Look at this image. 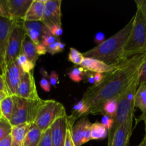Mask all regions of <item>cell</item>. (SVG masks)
Wrapping results in <instances>:
<instances>
[{"label": "cell", "mask_w": 146, "mask_h": 146, "mask_svg": "<svg viewBox=\"0 0 146 146\" xmlns=\"http://www.w3.org/2000/svg\"><path fill=\"white\" fill-rule=\"evenodd\" d=\"M146 54L133 56L123 61L113 71L104 74L100 84L86 90L82 101L88 108L89 114H99L102 106L110 99L117 98L138 75Z\"/></svg>", "instance_id": "obj_1"}, {"label": "cell", "mask_w": 146, "mask_h": 146, "mask_svg": "<svg viewBox=\"0 0 146 146\" xmlns=\"http://www.w3.org/2000/svg\"><path fill=\"white\" fill-rule=\"evenodd\" d=\"M133 17L123 29L101 44L82 53L83 56L100 60L110 66L122 64L126 60L123 56V50L133 27Z\"/></svg>", "instance_id": "obj_2"}, {"label": "cell", "mask_w": 146, "mask_h": 146, "mask_svg": "<svg viewBox=\"0 0 146 146\" xmlns=\"http://www.w3.org/2000/svg\"><path fill=\"white\" fill-rule=\"evenodd\" d=\"M133 24L123 50L125 59L139 54H146V17L139 7L133 17Z\"/></svg>", "instance_id": "obj_3"}, {"label": "cell", "mask_w": 146, "mask_h": 146, "mask_svg": "<svg viewBox=\"0 0 146 146\" xmlns=\"http://www.w3.org/2000/svg\"><path fill=\"white\" fill-rule=\"evenodd\" d=\"M138 75L133 80V82L117 98V106L114 123L112 128L107 135V146L111 143L117 128L125 123V121L131 115H134L135 111V96L138 87Z\"/></svg>", "instance_id": "obj_4"}, {"label": "cell", "mask_w": 146, "mask_h": 146, "mask_svg": "<svg viewBox=\"0 0 146 146\" xmlns=\"http://www.w3.org/2000/svg\"><path fill=\"white\" fill-rule=\"evenodd\" d=\"M12 97L14 101V110L9 121L11 125L12 126H17L25 123H33L40 107L43 105L45 100L42 98L27 100L17 96Z\"/></svg>", "instance_id": "obj_5"}, {"label": "cell", "mask_w": 146, "mask_h": 146, "mask_svg": "<svg viewBox=\"0 0 146 146\" xmlns=\"http://www.w3.org/2000/svg\"><path fill=\"white\" fill-rule=\"evenodd\" d=\"M66 114L65 108L61 103L54 100H45L33 123L43 133L49 129L57 118Z\"/></svg>", "instance_id": "obj_6"}, {"label": "cell", "mask_w": 146, "mask_h": 146, "mask_svg": "<svg viewBox=\"0 0 146 146\" xmlns=\"http://www.w3.org/2000/svg\"><path fill=\"white\" fill-rule=\"evenodd\" d=\"M24 35L25 31L23 27V21L14 20L9 38L5 61L6 66L7 64L16 61L19 55L21 54V45Z\"/></svg>", "instance_id": "obj_7"}, {"label": "cell", "mask_w": 146, "mask_h": 146, "mask_svg": "<svg viewBox=\"0 0 146 146\" xmlns=\"http://www.w3.org/2000/svg\"><path fill=\"white\" fill-rule=\"evenodd\" d=\"M21 69L16 61L7 64L5 71L2 75L6 86V91L8 96H17V88L21 81L23 74Z\"/></svg>", "instance_id": "obj_8"}, {"label": "cell", "mask_w": 146, "mask_h": 146, "mask_svg": "<svg viewBox=\"0 0 146 146\" xmlns=\"http://www.w3.org/2000/svg\"><path fill=\"white\" fill-rule=\"evenodd\" d=\"M61 0H45L44 13L41 22L48 29L54 26L62 27Z\"/></svg>", "instance_id": "obj_9"}, {"label": "cell", "mask_w": 146, "mask_h": 146, "mask_svg": "<svg viewBox=\"0 0 146 146\" xmlns=\"http://www.w3.org/2000/svg\"><path fill=\"white\" fill-rule=\"evenodd\" d=\"M14 20L10 18L0 17V74H4L6 68V56L9 38Z\"/></svg>", "instance_id": "obj_10"}, {"label": "cell", "mask_w": 146, "mask_h": 146, "mask_svg": "<svg viewBox=\"0 0 146 146\" xmlns=\"http://www.w3.org/2000/svg\"><path fill=\"white\" fill-rule=\"evenodd\" d=\"M17 96L27 100L40 99L32 72L23 73L17 88Z\"/></svg>", "instance_id": "obj_11"}, {"label": "cell", "mask_w": 146, "mask_h": 146, "mask_svg": "<svg viewBox=\"0 0 146 146\" xmlns=\"http://www.w3.org/2000/svg\"><path fill=\"white\" fill-rule=\"evenodd\" d=\"M69 115L67 114L57 118L50 126L51 138L53 146H64Z\"/></svg>", "instance_id": "obj_12"}, {"label": "cell", "mask_w": 146, "mask_h": 146, "mask_svg": "<svg viewBox=\"0 0 146 146\" xmlns=\"http://www.w3.org/2000/svg\"><path fill=\"white\" fill-rule=\"evenodd\" d=\"M133 116L131 115L115 133L111 143L108 146H127L133 132Z\"/></svg>", "instance_id": "obj_13"}, {"label": "cell", "mask_w": 146, "mask_h": 146, "mask_svg": "<svg viewBox=\"0 0 146 146\" xmlns=\"http://www.w3.org/2000/svg\"><path fill=\"white\" fill-rule=\"evenodd\" d=\"M33 0H6L10 19L24 21Z\"/></svg>", "instance_id": "obj_14"}, {"label": "cell", "mask_w": 146, "mask_h": 146, "mask_svg": "<svg viewBox=\"0 0 146 146\" xmlns=\"http://www.w3.org/2000/svg\"><path fill=\"white\" fill-rule=\"evenodd\" d=\"M23 27L26 35L28 36L36 45L42 44L43 36L50 32L48 28L41 21H23Z\"/></svg>", "instance_id": "obj_15"}, {"label": "cell", "mask_w": 146, "mask_h": 146, "mask_svg": "<svg viewBox=\"0 0 146 146\" xmlns=\"http://www.w3.org/2000/svg\"><path fill=\"white\" fill-rule=\"evenodd\" d=\"M80 66L84 68L87 71H90V72L106 74V73L114 70L115 68H117V66L107 65L105 63L102 62L100 60L84 57Z\"/></svg>", "instance_id": "obj_16"}, {"label": "cell", "mask_w": 146, "mask_h": 146, "mask_svg": "<svg viewBox=\"0 0 146 146\" xmlns=\"http://www.w3.org/2000/svg\"><path fill=\"white\" fill-rule=\"evenodd\" d=\"M91 123L86 116H84L74 123L72 128V135L75 146L82 145V141L84 138V133Z\"/></svg>", "instance_id": "obj_17"}, {"label": "cell", "mask_w": 146, "mask_h": 146, "mask_svg": "<svg viewBox=\"0 0 146 146\" xmlns=\"http://www.w3.org/2000/svg\"><path fill=\"white\" fill-rule=\"evenodd\" d=\"M45 0H33L24 21H41L44 9Z\"/></svg>", "instance_id": "obj_18"}, {"label": "cell", "mask_w": 146, "mask_h": 146, "mask_svg": "<svg viewBox=\"0 0 146 146\" xmlns=\"http://www.w3.org/2000/svg\"><path fill=\"white\" fill-rule=\"evenodd\" d=\"M21 54H24L28 58L29 61H31L34 65L36 64V62L40 56L38 52H37V45L26 34L23 38Z\"/></svg>", "instance_id": "obj_19"}, {"label": "cell", "mask_w": 146, "mask_h": 146, "mask_svg": "<svg viewBox=\"0 0 146 146\" xmlns=\"http://www.w3.org/2000/svg\"><path fill=\"white\" fill-rule=\"evenodd\" d=\"M31 124L25 123L17 126H12L11 133V146H23L24 138Z\"/></svg>", "instance_id": "obj_20"}, {"label": "cell", "mask_w": 146, "mask_h": 146, "mask_svg": "<svg viewBox=\"0 0 146 146\" xmlns=\"http://www.w3.org/2000/svg\"><path fill=\"white\" fill-rule=\"evenodd\" d=\"M42 132L34 123H31L24 138L23 146H37L41 140Z\"/></svg>", "instance_id": "obj_21"}, {"label": "cell", "mask_w": 146, "mask_h": 146, "mask_svg": "<svg viewBox=\"0 0 146 146\" xmlns=\"http://www.w3.org/2000/svg\"><path fill=\"white\" fill-rule=\"evenodd\" d=\"M135 108L142 111L143 117L146 115V84L138 85L135 96Z\"/></svg>", "instance_id": "obj_22"}, {"label": "cell", "mask_w": 146, "mask_h": 146, "mask_svg": "<svg viewBox=\"0 0 146 146\" xmlns=\"http://www.w3.org/2000/svg\"><path fill=\"white\" fill-rule=\"evenodd\" d=\"M14 110V101L13 97L7 96L3 101L0 103V111L3 118L10 121Z\"/></svg>", "instance_id": "obj_23"}, {"label": "cell", "mask_w": 146, "mask_h": 146, "mask_svg": "<svg viewBox=\"0 0 146 146\" xmlns=\"http://www.w3.org/2000/svg\"><path fill=\"white\" fill-rule=\"evenodd\" d=\"M117 98L114 99H110L107 101L103 104L100 110L99 114H102V115H107L110 118L114 119L115 116L116 111H117Z\"/></svg>", "instance_id": "obj_24"}, {"label": "cell", "mask_w": 146, "mask_h": 146, "mask_svg": "<svg viewBox=\"0 0 146 146\" xmlns=\"http://www.w3.org/2000/svg\"><path fill=\"white\" fill-rule=\"evenodd\" d=\"M108 135L107 130L103 126L101 123L96 122L92 123L91 138L92 140L104 139Z\"/></svg>", "instance_id": "obj_25"}, {"label": "cell", "mask_w": 146, "mask_h": 146, "mask_svg": "<svg viewBox=\"0 0 146 146\" xmlns=\"http://www.w3.org/2000/svg\"><path fill=\"white\" fill-rule=\"evenodd\" d=\"M87 111H88L87 106L82 100H80V101L77 102V104H76L73 106L72 113L71 115L74 118L76 121L80 117L86 116Z\"/></svg>", "instance_id": "obj_26"}, {"label": "cell", "mask_w": 146, "mask_h": 146, "mask_svg": "<svg viewBox=\"0 0 146 146\" xmlns=\"http://www.w3.org/2000/svg\"><path fill=\"white\" fill-rule=\"evenodd\" d=\"M16 62L24 73L32 72L34 66H35V65L33 64L31 61H29L28 58L22 54H20L19 55V56L16 59Z\"/></svg>", "instance_id": "obj_27"}, {"label": "cell", "mask_w": 146, "mask_h": 146, "mask_svg": "<svg viewBox=\"0 0 146 146\" xmlns=\"http://www.w3.org/2000/svg\"><path fill=\"white\" fill-rule=\"evenodd\" d=\"M86 72L87 71L80 66L74 67L72 68L71 71L68 73V76L74 82L79 83L83 79Z\"/></svg>", "instance_id": "obj_28"}, {"label": "cell", "mask_w": 146, "mask_h": 146, "mask_svg": "<svg viewBox=\"0 0 146 146\" xmlns=\"http://www.w3.org/2000/svg\"><path fill=\"white\" fill-rule=\"evenodd\" d=\"M12 125L10 122L4 118H0V142L11 135Z\"/></svg>", "instance_id": "obj_29"}, {"label": "cell", "mask_w": 146, "mask_h": 146, "mask_svg": "<svg viewBox=\"0 0 146 146\" xmlns=\"http://www.w3.org/2000/svg\"><path fill=\"white\" fill-rule=\"evenodd\" d=\"M68 58L69 61H71L72 63H73V64H75V65L80 66L81 65L84 56H83L82 53H80V51H77V49L71 47V48H70V53H69Z\"/></svg>", "instance_id": "obj_30"}, {"label": "cell", "mask_w": 146, "mask_h": 146, "mask_svg": "<svg viewBox=\"0 0 146 146\" xmlns=\"http://www.w3.org/2000/svg\"><path fill=\"white\" fill-rule=\"evenodd\" d=\"M74 123H75L74 118L71 115H69V125L68 127H67L64 146H75L72 139V128Z\"/></svg>", "instance_id": "obj_31"}, {"label": "cell", "mask_w": 146, "mask_h": 146, "mask_svg": "<svg viewBox=\"0 0 146 146\" xmlns=\"http://www.w3.org/2000/svg\"><path fill=\"white\" fill-rule=\"evenodd\" d=\"M64 47H65V44L60 41H58L48 46L47 47V53L51 55H54L58 53L62 52L64 49Z\"/></svg>", "instance_id": "obj_32"}, {"label": "cell", "mask_w": 146, "mask_h": 146, "mask_svg": "<svg viewBox=\"0 0 146 146\" xmlns=\"http://www.w3.org/2000/svg\"><path fill=\"white\" fill-rule=\"evenodd\" d=\"M42 74V78L40 80V86L46 92H50L51 90V84L50 83V78H49L48 74L44 69L42 68L41 69Z\"/></svg>", "instance_id": "obj_33"}, {"label": "cell", "mask_w": 146, "mask_h": 146, "mask_svg": "<svg viewBox=\"0 0 146 146\" xmlns=\"http://www.w3.org/2000/svg\"><path fill=\"white\" fill-rule=\"evenodd\" d=\"M37 146H53L52 142L50 128L42 133L41 140Z\"/></svg>", "instance_id": "obj_34"}, {"label": "cell", "mask_w": 146, "mask_h": 146, "mask_svg": "<svg viewBox=\"0 0 146 146\" xmlns=\"http://www.w3.org/2000/svg\"><path fill=\"white\" fill-rule=\"evenodd\" d=\"M58 41H60V38H57V37L54 36V35H52L51 34V32H49L43 36L42 39V44L47 48L50 44Z\"/></svg>", "instance_id": "obj_35"}, {"label": "cell", "mask_w": 146, "mask_h": 146, "mask_svg": "<svg viewBox=\"0 0 146 146\" xmlns=\"http://www.w3.org/2000/svg\"><path fill=\"white\" fill-rule=\"evenodd\" d=\"M138 83L139 85L146 84V56L144 61L140 66L138 72Z\"/></svg>", "instance_id": "obj_36"}, {"label": "cell", "mask_w": 146, "mask_h": 146, "mask_svg": "<svg viewBox=\"0 0 146 146\" xmlns=\"http://www.w3.org/2000/svg\"><path fill=\"white\" fill-rule=\"evenodd\" d=\"M113 123H114V119H113V118H110V117L107 116V115H103L101 120V124L107 130L108 132L112 128Z\"/></svg>", "instance_id": "obj_37"}, {"label": "cell", "mask_w": 146, "mask_h": 146, "mask_svg": "<svg viewBox=\"0 0 146 146\" xmlns=\"http://www.w3.org/2000/svg\"><path fill=\"white\" fill-rule=\"evenodd\" d=\"M0 17L10 18L7 10L6 0H0Z\"/></svg>", "instance_id": "obj_38"}, {"label": "cell", "mask_w": 146, "mask_h": 146, "mask_svg": "<svg viewBox=\"0 0 146 146\" xmlns=\"http://www.w3.org/2000/svg\"><path fill=\"white\" fill-rule=\"evenodd\" d=\"M49 78H50V83L51 84V86L56 87V86L59 84L58 74L54 71H51L50 74V76H49Z\"/></svg>", "instance_id": "obj_39"}, {"label": "cell", "mask_w": 146, "mask_h": 146, "mask_svg": "<svg viewBox=\"0 0 146 146\" xmlns=\"http://www.w3.org/2000/svg\"><path fill=\"white\" fill-rule=\"evenodd\" d=\"M49 30H50V31L52 35L57 37V38H59V36H61L63 33L62 28V27H60V26H54V27H52Z\"/></svg>", "instance_id": "obj_40"}, {"label": "cell", "mask_w": 146, "mask_h": 146, "mask_svg": "<svg viewBox=\"0 0 146 146\" xmlns=\"http://www.w3.org/2000/svg\"><path fill=\"white\" fill-rule=\"evenodd\" d=\"M135 2L137 5V7L141 9L146 17V0H135Z\"/></svg>", "instance_id": "obj_41"}, {"label": "cell", "mask_w": 146, "mask_h": 146, "mask_svg": "<svg viewBox=\"0 0 146 146\" xmlns=\"http://www.w3.org/2000/svg\"><path fill=\"white\" fill-rule=\"evenodd\" d=\"M94 42L97 43V44H101L102 41H104V40H105V38H104V34L102 32H97V34L94 35Z\"/></svg>", "instance_id": "obj_42"}, {"label": "cell", "mask_w": 146, "mask_h": 146, "mask_svg": "<svg viewBox=\"0 0 146 146\" xmlns=\"http://www.w3.org/2000/svg\"><path fill=\"white\" fill-rule=\"evenodd\" d=\"M104 74H100V73H94V85H97V84H100L102 81V80L104 78Z\"/></svg>", "instance_id": "obj_43"}, {"label": "cell", "mask_w": 146, "mask_h": 146, "mask_svg": "<svg viewBox=\"0 0 146 146\" xmlns=\"http://www.w3.org/2000/svg\"><path fill=\"white\" fill-rule=\"evenodd\" d=\"M85 76L87 78V82L90 84L94 85V73L90 72V71H87L85 74Z\"/></svg>", "instance_id": "obj_44"}, {"label": "cell", "mask_w": 146, "mask_h": 146, "mask_svg": "<svg viewBox=\"0 0 146 146\" xmlns=\"http://www.w3.org/2000/svg\"><path fill=\"white\" fill-rule=\"evenodd\" d=\"M0 146H11V136L9 135L0 142Z\"/></svg>", "instance_id": "obj_45"}, {"label": "cell", "mask_w": 146, "mask_h": 146, "mask_svg": "<svg viewBox=\"0 0 146 146\" xmlns=\"http://www.w3.org/2000/svg\"><path fill=\"white\" fill-rule=\"evenodd\" d=\"M0 91H4V92L7 93V91H6V86L5 83H4V80L1 74H0Z\"/></svg>", "instance_id": "obj_46"}, {"label": "cell", "mask_w": 146, "mask_h": 146, "mask_svg": "<svg viewBox=\"0 0 146 146\" xmlns=\"http://www.w3.org/2000/svg\"><path fill=\"white\" fill-rule=\"evenodd\" d=\"M7 94L4 91H0V103L3 101V99L6 98L7 96Z\"/></svg>", "instance_id": "obj_47"}, {"label": "cell", "mask_w": 146, "mask_h": 146, "mask_svg": "<svg viewBox=\"0 0 146 146\" xmlns=\"http://www.w3.org/2000/svg\"><path fill=\"white\" fill-rule=\"evenodd\" d=\"M140 145L141 146H146V128H145V136L143 140L142 141V142L140 143Z\"/></svg>", "instance_id": "obj_48"}, {"label": "cell", "mask_w": 146, "mask_h": 146, "mask_svg": "<svg viewBox=\"0 0 146 146\" xmlns=\"http://www.w3.org/2000/svg\"><path fill=\"white\" fill-rule=\"evenodd\" d=\"M2 118V115H1V111H0V118Z\"/></svg>", "instance_id": "obj_49"}, {"label": "cell", "mask_w": 146, "mask_h": 146, "mask_svg": "<svg viewBox=\"0 0 146 146\" xmlns=\"http://www.w3.org/2000/svg\"><path fill=\"white\" fill-rule=\"evenodd\" d=\"M137 146H141V145H140H140H137Z\"/></svg>", "instance_id": "obj_50"}]
</instances>
